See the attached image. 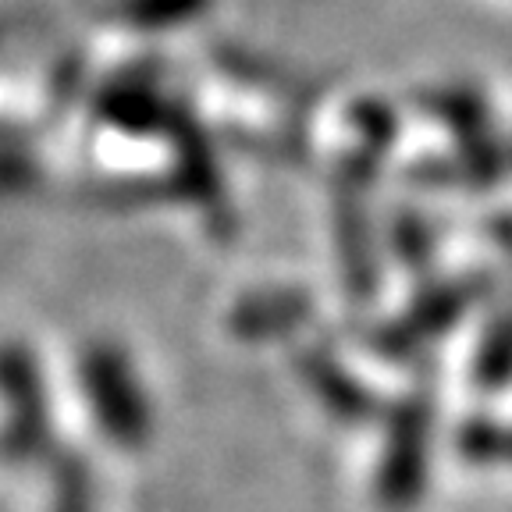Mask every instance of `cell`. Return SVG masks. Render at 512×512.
<instances>
[{
	"instance_id": "7a4b0ae2",
	"label": "cell",
	"mask_w": 512,
	"mask_h": 512,
	"mask_svg": "<svg viewBox=\"0 0 512 512\" xmlns=\"http://www.w3.org/2000/svg\"><path fill=\"white\" fill-rule=\"evenodd\" d=\"M434 441V384L420 381L388 413L381 463H377V502L388 512H409L427 491Z\"/></svg>"
},
{
	"instance_id": "5bb4252c",
	"label": "cell",
	"mask_w": 512,
	"mask_h": 512,
	"mask_svg": "<svg viewBox=\"0 0 512 512\" xmlns=\"http://www.w3.org/2000/svg\"><path fill=\"white\" fill-rule=\"evenodd\" d=\"M491 228H495V232H491L495 235V246L502 249L505 260H509V267H512V217H498Z\"/></svg>"
},
{
	"instance_id": "4fadbf2b",
	"label": "cell",
	"mask_w": 512,
	"mask_h": 512,
	"mask_svg": "<svg viewBox=\"0 0 512 512\" xmlns=\"http://www.w3.org/2000/svg\"><path fill=\"white\" fill-rule=\"evenodd\" d=\"M392 239H395V246H399L402 264L413 267V271H420V267L431 264L434 246H438L431 221H424V217L413 214V210H402V214L395 217V232H392Z\"/></svg>"
},
{
	"instance_id": "9a60e30c",
	"label": "cell",
	"mask_w": 512,
	"mask_h": 512,
	"mask_svg": "<svg viewBox=\"0 0 512 512\" xmlns=\"http://www.w3.org/2000/svg\"><path fill=\"white\" fill-rule=\"evenodd\" d=\"M505 463H512V427H505Z\"/></svg>"
},
{
	"instance_id": "30bf717a",
	"label": "cell",
	"mask_w": 512,
	"mask_h": 512,
	"mask_svg": "<svg viewBox=\"0 0 512 512\" xmlns=\"http://www.w3.org/2000/svg\"><path fill=\"white\" fill-rule=\"evenodd\" d=\"M470 374L484 392H502L512 384V313H495L480 331Z\"/></svg>"
},
{
	"instance_id": "ba28073f",
	"label": "cell",
	"mask_w": 512,
	"mask_h": 512,
	"mask_svg": "<svg viewBox=\"0 0 512 512\" xmlns=\"http://www.w3.org/2000/svg\"><path fill=\"white\" fill-rule=\"evenodd\" d=\"M310 317V299L299 288H271L242 299L232 313V331L239 338H274L296 331Z\"/></svg>"
},
{
	"instance_id": "9c48e42d",
	"label": "cell",
	"mask_w": 512,
	"mask_h": 512,
	"mask_svg": "<svg viewBox=\"0 0 512 512\" xmlns=\"http://www.w3.org/2000/svg\"><path fill=\"white\" fill-rule=\"evenodd\" d=\"M100 111L111 125L125 128V132H153V128L168 125V107L160 100L157 86L146 79H128L107 89L100 100Z\"/></svg>"
},
{
	"instance_id": "5b68a950",
	"label": "cell",
	"mask_w": 512,
	"mask_h": 512,
	"mask_svg": "<svg viewBox=\"0 0 512 512\" xmlns=\"http://www.w3.org/2000/svg\"><path fill=\"white\" fill-rule=\"evenodd\" d=\"M86 381L96 395V413L104 420L107 434L125 445H139L150 434V413H146L143 392L128 370L118 349H93L86 360Z\"/></svg>"
},
{
	"instance_id": "6da1fadb",
	"label": "cell",
	"mask_w": 512,
	"mask_h": 512,
	"mask_svg": "<svg viewBox=\"0 0 512 512\" xmlns=\"http://www.w3.org/2000/svg\"><path fill=\"white\" fill-rule=\"evenodd\" d=\"M356 143L342 157L335 171V242L345 285L356 299H370L377 292L374 235H370V200L381 175V164L395 143V118L377 100L360 104L352 114Z\"/></svg>"
},
{
	"instance_id": "8fae6325",
	"label": "cell",
	"mask_w": 512,
	"mask_h": 512,
	"mask_svg": "<svg viewBox=\"0 0 512 512\" xmlns=\"http://www.w3.org/2000/svg\"><path fill=\"white\" fill-rule=\"evenodd\" d=\"M210 11V0H121V15L139 29L164 32L189 25Z\"/></svg>"
},
{
	"instance_id": "277c9868",
	"label": "cell",
	"mask_w": 512,
	"mask_h": 512,
	"mask_svg": "<svg viewBox=\"0 0 512 512\" xmlns=\"http://www.w3.org/2000/svg\"><path fill=\"white\" fill-rule=\"evenodd\" d=\"M477 299L473 278L463 281H438L427 292L409 303V310L399 320H392L388 328H381L377 335V352H384L388 360H409L424 345L438 342L441 335L456 328L459 320L466 317V310Z\"/></svg>"
},
{
	"instance_id": "8992f818",
	"label": "cell",
	"mask_w": 512,
	"mask_h": 512,
	"mask_svg": "<svg viewBox=\"0 0 512 512\" xmlns=\"http://www.w3.org/2000/svg\"><path fill=\"white\" fill-rule=\"evenodd\" d=\"M299 377H303L306 388L320 399V406L328 409L331 416H338V420H345V424H363L374 413V395L331 352L306 349L299 356Z\"/></svg>"
},
{
	"instance_id": "3957f363",
	"label": "cell",
	"mask_w": 512,
	"mask_h": 512,
	"mask_svg": "<svg viewBox=\"0 0 512 512\" xmlns=\"http://www.w3.org/2000/svg\"><path fill=\"white\" fill-rule=\"evenodd\" d=\"M434 118L448 128L452 146L459 157V175L470 178L477 189H488L502 178L505 150L498 146L495 125L488 118V107L473 89H445L434 96Z\"/></svg>"
},
{
	"instance_id": "52a82bcc",
	"label": "cell",
	"mask_w": 512,
	"mask_h": 512,
	"mask_svg": "<svg viewBox=\"0 0 512 512\" xmlns=\"http://www.w3.org/2000/svg\"><path fill=\"white\" fill-rule=\"evenodd\" d=\"M168 128L175 136V153H178V182L192 196V203H200L203 210L221 207V175H217V160L210 150V139L203 132V125L192 114L175 111L168 114Z\"/></svg>"
},
{
	"instance_id": "7c38bea8",
	"label": "cell",
	"mask_w": 512,
	"mask_h": 512,
	"mask_svg": "<svg viewBox=\"0 0 512 512\" xmlns=\"http://www.w3.org/2000/svg\"><path fill=\"white\" fill-rule=\"evenodd\" d=\"M459 456L473 466H498L505 463V424L491 416H470L456 434Z\"/></svg>"
}]
</instances>
